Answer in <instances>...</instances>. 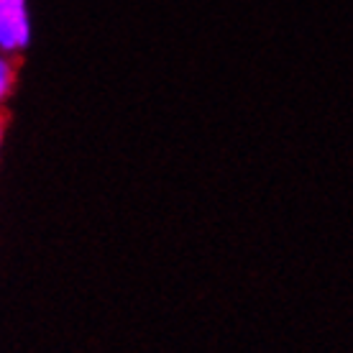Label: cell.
Masks as SVG:
<instances>
[{
    "label": "cell",
    "instance_id": "277c9868",
    "mask_svg": "<svg viewBox=\"0 0 353 353\" xmlns=\"http://www.w3.org/2000/svg\"><path fill=\"white\" fill-rule=\"evenodd\" d=\"M0 149H3V136H0Z\"/></svg>",
    "mask_w": 353,
    "mask_h": 353
},
{
    "label": "cell",
    "instance_id": "7a4b0ae2",
    "mask_svg": "<svg viewBox=\"0 0 353 353\" xmlns=\"http://www.w3.org/2000/svg\"><path fill=\"white\" fill-rule=\"evenodd\" d=\"M13 85H16V64H13V57L0 54V105L8 100Z\"/></svg>",
    "mask_w": 353,
    "mask_h": 353
},
{
    "label": "cell",
    "instance_id": "3957f363",
    "mask_svg": "<svg viewBox=\"0 0 353 353\" xmlns=\"http://www.w3.org/2000/svg\"><path fill=\"white\" fill-rule=\"evenodd\" d=\"M3 128H6V121H3V115H0V136H3Z\"/></svg>",
    "mask_w": 353,
    "mask_h": 353
},
{
    "label": "cell",
    "instance_id": "6da1fadb",
    "mask_svg": "<svg viewBox=\"0 0 353 353\" xmlns=\"http://www.w3.org/2000/svg\"><path fill=\"white\" fill-rule=\"evenodd\" d=\"M31 44L28 0H0V54L23 52Z\"/></svg>",
    "mask_w": 353,
    "mask_h": 353
}]
</instances>
